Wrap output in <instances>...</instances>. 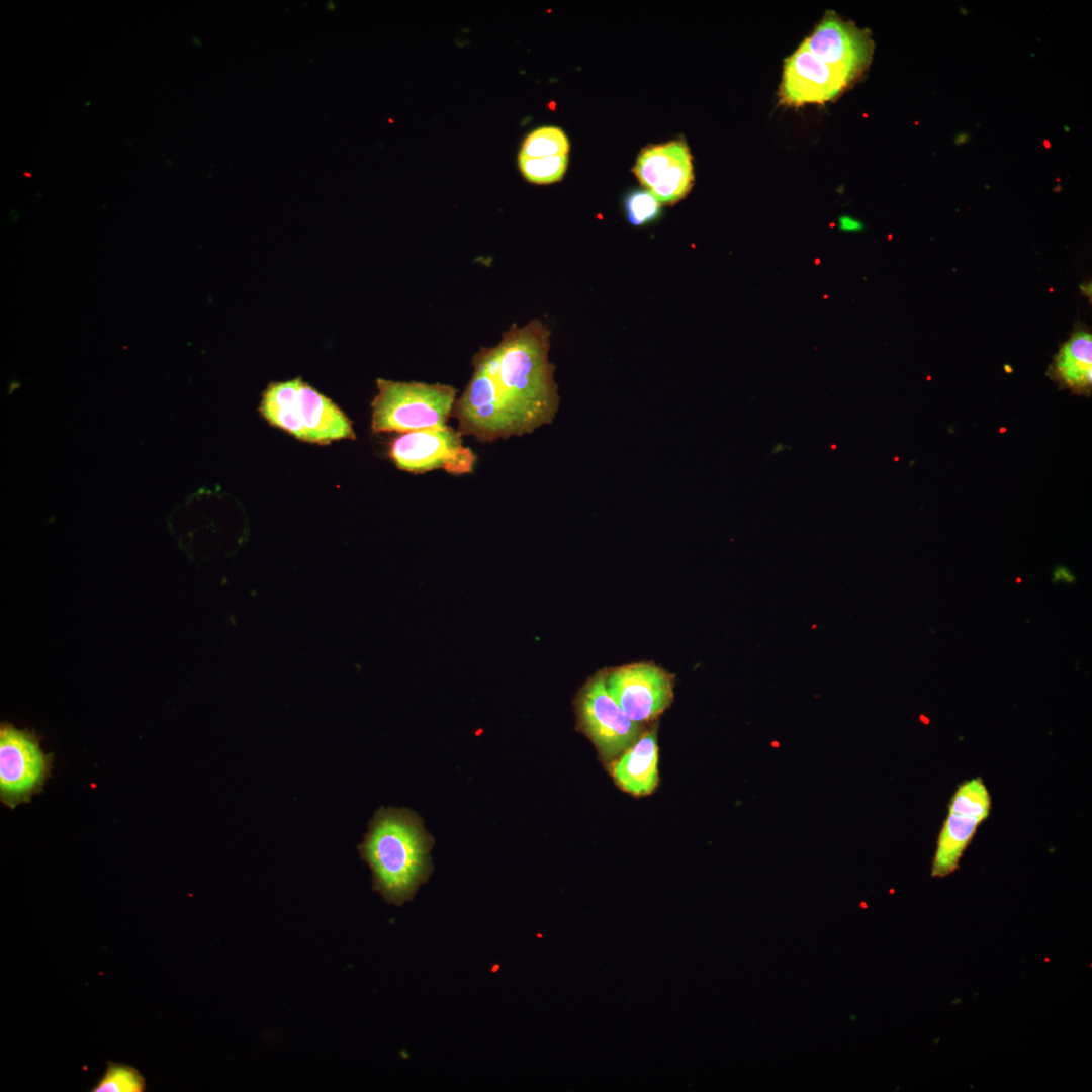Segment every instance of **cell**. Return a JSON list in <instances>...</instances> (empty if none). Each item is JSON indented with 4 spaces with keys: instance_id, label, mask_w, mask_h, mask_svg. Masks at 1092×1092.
Returning a JSON list of instances; mask_svg holds the SVG:
<instances>
[{
    "instance_id": "1",
    "label": "cell",
    "mask_w": 1092,
    "mask_h": 1092,
    "mask_svg": "<svg viewBox=\"0 0 1092 1092\" xmlns=\"http://www.w3.org/2000/svg\"><path fill=\"white\" fill-rule=\"evenodd\" d=\"M549 350L550 331L539 320L513 324L496 346L482 347L451 413L461 436L490 443L551 424L559 395Z\"/></svg>"
},
{
    "instance_id": "2",
    "label": "cell",
    "mask_w": 1092,
    "mask_h": 1092,
    "mask_svg": "<svg viewBox=\"0 0 1092 1092\" xmlns=\"http://www.w3.org/2000/svg\"><path fill=\"white\" fill-rule=\"evenodd\" d=\"M434 844V837L417 812L380 807L369 821L358 851L371 870L372 889L386 903L402 906L428 882L433 872L430 851Z\"/></svg>"
},
{
    "instance_id": "3",
    "label": "cell",
    "mask_w": 1092,
    "mask_h": 1092,
    "mask_svg": "<svg viewBox=\"0 0 1092 1092\" xmlns=\"http://www.w3.org/2000/svg\"><path fill=\"white\" fill-rule=\"evenodd\" d=\"M260 413L270 425L304 442L329 444L355 439L349 418L299 377L270 383L263 392Z\"/></svg>"
},
{
    "instance_id": "4",
    "label": "cell",
    "mask_w": 1092,
    "mask_h": 1092,
    "mask_svg": "<svg viewBox=\"0 0 1092 1092\" xmlns=\"http://www.w3.org/2000/svg\"><path fill=\"white\" fill-rule=\"evenodd\" d=\"M377 394L371 402L373 433L401 434L447 426L457 389L441 383L376 380Z\"/></svg>"
},
{
    "instance_id": "5",
    "label": "cell",
    "mask_w": 1092,
    "mask_h": 1092,
    "mask_svg": "<svg viewBox=\"0 0 1092 1092\" xmlns=\"http://www.w3.org/2000/svg\"><path fill=\"white\" fill-rule=\"evenodd\" d=\"M576 728L597 747L603 760L611 763L641 736L642 724L633 721L610 695L605 670L598 671L580 688L573 701Z\"/></svg>"
},
{
    "instance_id": "6",
    "label": "cell",
    "mask_w": 1092,
    "mask_h": 1092,
    "mask_svg": "<svg viewBox=\"0 0 1092 1092\" xmlns=\"http://www.w3.org/2000/svg\"><path fill=\"white\" fill-rule=\"evenodd\" d=\"M52 755L36 736L9 724L0 729V799L9 808L27 803L39 793L50 775Z\"/></svg>"
},
{
    "instance_id": "7",
    "label": "cell",
    "mask_w": 1092,
    "mask_h": 1092,
    "mask_svg": "<svg viewBox=\"0 0 1092 1092\" xmlns=\"http://www.w3.org/2000/svg\"><path fill=\"white\" fill-rule=\"evenodd\" d=\"M461 437L449 426L401 434L392 440L389 456L398 469L415 474L437 469L452 475L468 474L476 455L463 445Z\"/></svg>"
},
{
    "instance_id": "8",
    "label": "cell",
    "mask_w": 1092,
    "mask_h": 1092,
    "mask_svg": "<svg viewBox=\"0 0 1092 1092\" xmlns=\"http://www.w3.org/2000/svg\"><path fill=\"white\" fill-rule=\"evenodd\" d=\"M608 692L633 721L656 719L673 699L674 675L652 662L605 669Z\"/></svg>"
},
{
    "instance_id": "9",
    "label": "cell",
    "mask_w": 1092,
    "mask_h": 1092,
    "mask_svg": "<svg viewBox=\"0 0 1092 1092\" xmlns=\"http://www.w3.org/2000/svg\"><path fill=\"white\" fill-rule=\"evenodd\" d=\"M633 173L660 203L685 198L694 183L690 150L681 141L647 147L639 154Z\"/></svg>"
},
{
    "instance_id": "10",
    "label": "cell",
    "mask_w": 1092,
    "mask_h": 1092,
    "mask_svg": "<svg viewBox=\"0 0 1092 1092\" xmlns=\"http://www.w3.org/2000/svg\"><path fill=\"white\" fill-rule=\"evenodd\" d=\"M803 44L818 59L843 72L852 82L868 68L873 41L868 30L828 13Z\"/></svg>"
},
{
    "instance_id": "11",
    "label": "cell",
    "mask_w": 1092,
    "mask_h": 1092,
    "mask_svg": "<svg viewBox=\"0 0 1092 1092\" xmlns=\"http://www.w3.org/2000/svg\"><path fill=\"white\" fill-rule=\"evenodd\" d=\"M851 83L843 72L815 57L802 43L786 60L780 93L787 104L823 103Z\"/></svg>"
},
{
    "instance_id": "12",
    "label": "cell",
    "mask_w": 1092,
    "mask_h": 1092,
    "mask_svg": "<svg viewBox=\"0 0 1092 1092\" xmlns=\"http://www.w3.org/2000/svg\"><path fill=\"white\" fill-rule=\"evenodd\" d=\"M658 747L654 729L641 734L639 739L612 765L616 784L634 796L649 795L658 783Z\"/></svg>"
},
{
    "instance_id": "13",
    "label": "cell",
    "mask_w": 1092,
    "mask_h": 1092,
    "mask_svg": "<svg viewBox=\"0 0 1092 1092\" xmlns=\"http://www.w3.org/2000/svg\"><path fill=\"white\" fill-rule=\"evenodd\" d=\"M1059 385L1077 394H1090L1092 384V337L1076 331L1061 347L1049 368Z\"/></svg>"
},
{
    "instance_id": "14",
    "label": "cell",
    "mask_w": 1092,
    "mask_h": 1092,
    "mask_svg": "<svg viewBox=\"0 0 1092 1092\" xmlns=\"http://www.w3.org/2000/svg\"><path fill=\"white\" fill-rule=\"evenodd\" d=\"M982 820L949 813L938 835L931 876L944 878L953 873Z\"/></svg>"
},
{
    "instance_id": "15",
    "label": "cell",
    "mask_w": 1092,
    "mask_h": 1092,
    "mask_svg": "<svg viewBox=\"0 0 1092 1092\" xmlns=\"http://www.w3.org/2000/svg\"><path fill=\"white\" fill-rule=\"evenodd\" d=\"M991 811V797L981 778L962 783L949 801L948 812L984 821Z\"/></svg>"
},
{
    "instance_id": "16",
    "label": "cell",
    "mask_w": 1092,
    "mask_h": 1092,
    "mask_svg": "<svg viewBox=\"0 0 1092 1092\" xmlns=\"http://www.w3.org/2000/svg\"><path fill=\"white\" fill-rule=\"evenodd\" d=\"M570 149L566 133L558 126H540L523 141L519 154L530 158L565 156Z\"/></svg>"
},
{
    "instance_id": "17",
    "label": "cell",
    "mask_w": 1092,
    "mask_h": 1092,
    "mask_svg": "<svg viewBox=\"0 0 1092 1092\" xmlns=\"http://www.w3.org/2000/svg\"><path fill=\"white\" fill-rule=\"evenodd\" d=\"M568 165V155L530 158L518 154V167L523 177L534 184H551L560 181Z\"/></svg>"
},
{
    "instance_id": "18",
    "label": "cell",
    "mask_w": 1092,
    "mask_h": 1092,
    "mask_svg": "<svg viewBox=\"0 0 1092 1092\" xmlns=\"http://www.w3.org/2000/svg\"><path fill=\"white\" fill-rule=\"evenodd\" d=\"M146 1081L139 1070L121 1063L107 1062L103 1077L93 1092H144Z\"/></svg>"
},
{
    "instance_id": "19",
    "label": "cell",
    "mask_w": 1092,
    "mask_h": 1092,
    "mask_svg": "<svg viewBox=\"0 0 1092 1092\" xmlns=\"http://www.w3.org/2000/svg\"><path fill=\"white\" fill-rule=\"evenodd\" d=\"M627 218L634 225L654 220L660 213L661 203L649 191L636 189L628 193L624 201Z\"/></svg>"
},
{
    "instance_id": "20",
    "label": "cell",
    "mask_w": 1092,
    "mask_h": 1092,
    "mask_svg": "<svg viewBox=\"0 0 1092 1092\" xmlns=\"http://www.w3.org/2000/svg\"><path fill=\"white\" fill-rule=\"evenodd\" d=\"M840 226L844 231H858L860 230L861 224L851 217L843 216L840 219Z\"/></svg>"
}]
</instances>
